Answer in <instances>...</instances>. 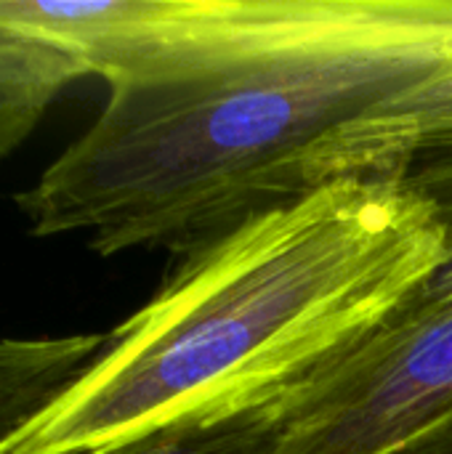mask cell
<instances>
[{"label":"cell","instance_id":"cell-2","mask_svg":"<svg viewBox=\"0 0 452 454\" xmlns=\"http://www.w3.org/2000/svg\"><path fill=\"white\" fill-rule=\"evenodd\" d=\"M448 231L381 178H336L189 253L96 362L0 454H83L274 402L370 338Z\"/></svg>","mask_w":452,"mask_h":454},{"label":"cell","instance_id":"cell-7","mask_svg":"<svg viewBox=\"0 0 452 454\" xmlns=\"http://www.w3.org/2000/svg\"><path fill=\"white\" fill-rule=\"evenodd\" d=\"M282 426L274 402L176 420L83 454H277Z\"/></svg>","mask_w":452,"mask_h":454},{"label":"cell","instance_id":"cell-4","mask_svg":"<svg viewBox=\"0 0 452 454\" xmlns=\"http://www.w3.org/2000/svg\"><path fill=\"white\" fill-rule=\"evenodd\" d=\"M336 178L392 181L424 200L452 234V69L344 136L325 184Z\"/></svg>","mask_w":452,"mask_h":454},{"label":"cell","instance_id":"cell-3","mask_svg":"<svg viewBox=\"0 0 452 454\" xmlns=\"http://www.w3.org/2000/svg\"><path fill=\"white\" fill-rule=\"evenodd\" d=\"M277 454H381L452 418V306L384 325L274 399Z\"/></svg>","mask_w":452,"mask_h":454},{"label":"cell","instance_id":"cell-1","mask_svg":"<svg viewBox=\"0 0 452 454\" xmlns=\"http://www.w3.org/2000/svg\"><path fill=\"white\" fill-rule=\"evenodd\" d=\"M448 69L452 0H157L16 207L99 255H189L322 186L344 136Z\"/></svg>","mask_w":452,"mask_h":454},{"label":"cell","instance_id":"cell-6","mask_svg":"<svg viewBox=\"0 0 452 454\" xmlns=\"http://www.w3.org/2000/svg\"><path fill=\"white\" fill-rule=\"evenodd\" d=\"M85 74L67 51L0 27V160L21 146L64 88Z\"/></svg>","mask_w":452,"mask_h":454},{"label":"cell","instance_id":"cell-8","mask_svg":"<svg viewBox=\"0 0 452 454\" xmlns=\"http://www.w3.org/2000/svg\"><path fill=\"white\" fill-rule=\"evenodd\" d=\"M448 306H452V234H448L445 253L434 266V271L397 306V311L384 325H408L434 311H442Z\"/></svg>","mask_w":452,"mask_h":454},{"label":"cell","instance_id":"cell-5","mask_svg":"<svg viewBox=\"0 0 452 454\" xmlns=\"http://www.w3.org/2000/svg\"><path fill=\"white\" fill-rule=\"evenodd\" d=\"M107 343L109 333L0 340V444L48 410Z\"/></svg>","mask_w":452,"mask_h":454},{"label":"cell","instance_id":"cell-9","mask_svg":"<svg viewBox=\"0 0 452 454\" xmlns=\"http://www.w3.org/2000/svg\"><path fill=\"white\" fill-rule=\"evenodd\" d=\"M381 454H452V418L408 436Z\"/></svg>","mask_w":452,"mask_h":454}]
</instances>
